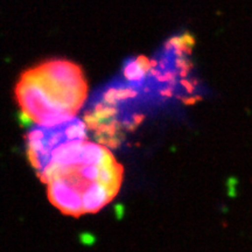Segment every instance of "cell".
I'll list each match as a JSON object with an SVG mask.
<instances>
[{
    "label": "cell",
    "mask_w": 252,
    "mask_h": 252,
    "mask_svg": "<svg viewBox=\"0 0 252 252\" xmlns=\"http://www.w3.org/2000/svg\"><path fill=\"white\" fill-rule=\"evenodd\" d=\"M53 206L64 215L94 214L118 194L123 167L104 144L88 139L63 146L40 176Z\"/></svg>",
    "instance_id": "6da1fadb"
},
{
    "label": "cell",
    "mask_w": 252,
    "mask_h": 252,
    "mask_svg": "<svg viewBox=\"0 0 252 252\" xmlns=\"http://www.w3.org/2000/svg\"><path fill=\"white\" fill-rule=\"evenodd\" d=\"M87 94L83 71L68 60H49L28 69L15 87L21 112L37 125H55L75 118Z\"/></svg>",
    "instance_id": "7a4b0ae2"
},
{
    "label": "cell",
    "mask_w": 252,
    "mask_h": 252,
    "mask_svg": "<svg viewBox=\"0 0 252 252\" xmlns=\"http://www.w3.org/2000/svg\"><path fill=\"white\" fill-rule=\"evenodd\" d=\"M84 139H88L87 124L77 117L55 125L36 124L27 133L28 160L40 176L63 146Z\"/></svg>",
    "instance_id": "3957f363"
}]
</instances>
